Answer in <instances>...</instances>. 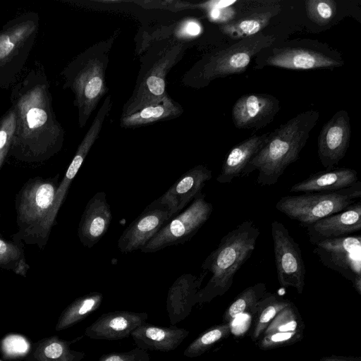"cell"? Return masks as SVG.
Wrapping results in <instances>:
<instances>
[{
    "instance_id": "cell-1",
    "label": "cell",
    "mask_w": 361,
    "mask_h": 361,
    "mask_svg": "<svg viewBox=\"0 0 361 361\" xmlns=\"http://www.w3.org/2000/svg\"><path fill=\"white\" fill-rule=\"evenodd\" d=\"M11 106L16 114V130L8 156L27 164L46 161L58 154L64 142V130L52 106L45 68L39 61L12 86Z\"/></svg>"
},
{
    "instance_id": "cell-2",
    "label": "cell",
    "mask_w": 361,
    "mask_h": 361,
    "mask_svg": "<svg viewBox=\"0 0 361 361\" xmlns=\"http://www.w3.org/2000/svg\"><path fill=\"white\" fill-rule=\"evenodd\" d=\"M319 117L317 111H304L269 133L267 142L250 161L240 177L257 170L259 185L277 183L287 167L300 158Z\"/></svg>"
},
{
    "instance_id": "cell-3",
    "label": "cell",
    "mask_w": 361,
    "mask_h": 361,
    "mask_svg": "<svg viewBox=\"0 0 361 361\" xmlns=\"http://www.w3.org/2000/svg\"><path fill=\"white\" fill-rule=\"evenodd\" d=\"M118 36L98 42L74 57L63 69V88L74 94L73 104L78 109V125L82 128L101 99L107 92L106 71L109 54Z\"/></svg>"
},
{
    "instance_id": "cell-4",
    "label": "cell",
    "mask_w": 361,
    "mask_h": 361,
    "mask_svg": "<svg viewBox=\"0 0 361 361\" xmlns=\"http://www.w3.org/2000/svg\"><path fill=\"white\" fill-rule=\"evenodd\" d=\"M260 231L255 222L247 220L226 233L204 260L202 268L212 276L200 289L196 302H209L222 295L231 286L234 276L252 255Z\"/></svg>"
},
{
    "instance_id": "cell-5",
    "label": "cell",
    "mask_w": 361,
    "mask_h": 361,
    "mask_svg": "<svg viewBox=\"0 0 361 361\" xmlns=\"http://www.w3.org/2000/svg\"><path fill=\"white\" fill-rule=\"evenodd\" d=\"M59 174L30 178L16 193L15 209L18 230L11 235L12 240L44 250L50 235L47 220L59 184Z\"/></svg>"
},
{
    "instance_id": "cell-6",
    "label": "cell",
    "mask_w": 361,
    "mask_h": 361,
    "mask_svg": "<svg viewBox=\"0 0 361 361\" xmlns=\"http://www.w3.org/2000/svg\"><path fill=\"white\" fill-rule=\"evenodd\" d=\"M186 47L185 42L170 39L159 40L150 46L141 59L135 87L123 106L121 116L156 103L168 94L166 75L183 58Z\"/></svg>"
},
{
    "instance_id": "cell-7",
    "label": "cell",
    "mask_w": 361,
    "mask_h": 361,
    "mask_svg": "<svg viewBox=\"0 0 361 361\" xmlns=\"http://www.w3.org/2000/svg\"><path fill=\"white\" fill-rule=\"evenodd\" d=\"M275 37L259 33L240 39L199 61L184 77V82L192 87H203L212 80L245 71L252 57L270 47Z\"/></svg>"
},
{
    "instance_id": "cell-8",
    "label": "cell",
    "mask_w": 361,
    "mask_h": 361,
    "mask_svg": "<svg viewBox=\"0 0 361 361\" xmlns=\"http://www.w3.org/2000/svg\"><path fill=\"white\" fill-rule=\"evenodd\" d=\"M39 29V16L26 12L7 21L0 29V90L17 82L33 48Z\"/></svg>"
},
{
    "instance_id": "cell-9",
    "label": "cell",
    "mask_w": 361,
    "mask_h": 361,
    "mask_svg": "<svg viewBox=\"0 0 361 361\" xmlns=\"http://www.w3.org/2000/svg\"><path fill=\"white\" fill-rule=\"evenodd\" d=\"M361 197V182L334 192H306L282 197L276 209L303 227L338 213ZM357 200V201H358Z\"/></svg>"
},
{
    "instance_id": "cell-10",
    "label": "cell",
    "mask_w": 361,
    "mask_h": 361,
    "mask_svg": "<svg viewBox=\"0 0 361 361\" xmlns=\"http://www.w3.org/2000/svg\"><path fill=\"white\" fill-rule=\"evenodd\" d=\"M213 205L200 193L181 212L170 219L140 250L155 252L189 240L209 219Z\"/></svg>"
},
{
    "instance_id": "cell-11",
    "label": "cell",
    "mask_w": 361,
    "mask_h": 361,
    "mask_svg": "<svg viewBox=\"0 0 361 361\" xmlns=\"http://www.w3.org/2000/svg\"><path fill=\"white\" fill-rule=\"evenodd\" d=\"M321 263L351 281L361 293V236L351 235L326 239L314 245Z\"/></svg>"
},
{
    "instance_id": "cell-12",
    "label": "cell",
    "mask_w": 361,
    "mask_h": 361,
    "mask_svg": "<svg viewBox=\"0 0 361 361\" xmlns=\"http://www.w3.org/2000/svg\"><path fill=\"white\" fill-rule=\"evenodd\" d=\"M271 233L277 279L280 285L295 288L298 293H302L306 269L299 244L280 221H272Z\"/></svg>"
},
{
    "instance_id": "cell-13",
    "label": "cell",
    "mask_w": 361,
    "mask_h": 361,
    "mask_svg": "<svg viewBox=\"0 0 361 361\" xmlns=\"http://www.w3.org/2000/svg\"><path fill=\"white\" fill-rule=\"evenodd\" d=\"M264 65L291 70H311L340 67L343 65V61L336 51L322 49L314 45H288L274 48Z\"/></svg>"
},
{
    "instance_id": "cell-14",
    "label": "cell",
    "mask_w": 361,
    "mask_h": 361,
    "mask_svg": "<svg viewBox=\"0 0 361 361\" xmlns=\"http://www.w3.org/2000/svg\"><path fill=\"white\" fill-rule=\"evenodd\" d=\"M112 106L111 95H108L97 111L90 127L78 145L75 154L66 173L56 189L54 202L47 220V228L51 233L52 227L56 224L58 212L63 204L69 187L87 156L91 147L99 136L103 123Z\"/></svg>"
},
{
    "instance_id": "cell-15",
    "label": "cell",
    "mask_w": 361,
    "mask_h": 361,
    "mask_svg": "<svg viewBox=\"0 0 361 361\" xmlns=\"http://www.w3.org/2000/svg\"><path fill=\"white\" fill-rule=\"evenodd\" d=\"M169 209L153 201L124 230L118 240L123 253L141 250L171 219Z\"/></svg>"
},
{
    "instance_id": "cell-16",
    "label": "cell",
    "mask_w": 361,
    "mask_h": 361,
    "mask_svg": "<svg viewBox=\"0 0 361 361\" xmlns=\"http://www.w3.org/2000/svg\"><path fill=\"white\" fill-rule=\"evenodd\" d=\"M350 123L345 110L337 111L327 121L318 136V156L326 169H334L345 157L350 139Z\"/></svg>"
},
{
    "instance_id": "cell-17",
    "label": "cell",
    "mask_w": 361,
    "mask_h": 361,
    "mask_svg": "<svg viewBox=\"0 0 361 361\" xmlns=\"http://www.w3.org/2000/svg\"><path fill=\"white\" fill-rule=\"evenodd\" d=\"M279 109V101L273 95L245 94L235 102L232 119L237 128L257 130L270 123Z\"/></svg>"
},
{
    "instance_id": "cell-18",
    "label": "cell",
    "mask_w": 361,
    "mask_h": 361,
    "mask_svg": "<svg viewBox=\"0 0 361 361\" xmlns=\"http://www.w3.org/2000/svg\"><path fill=\"white\" fill-rule=\"evenodd\" d=\"M212 171L204 165H197L185 172L161 197L154 200L166 207L171 218L183 209L200 194L212 178Z\"/></svg>"
},
{
    "instance_id": "cell-19",
    "label": "cell",
    "mask_w": 361,
    "mask_h": 361,
    "mask_svg": "<svg viewBox=\"0 0 361 361\" xmlns=\"http://www.w3.org/2000/svg\"><path fill=\"white\" fill-rule=\"evenodd\" d=\"M305 228L310 242L313 245L326 239L351 235L361 230V202L358 200Z\"/></svg>"
},
{
    "instance_id": "cell-20",
    "label": "cell",
    "mask_w": 361,
    "mask_h": 361,
    "mask_svg": "<svg viewBox=\"0 0 361 361\" xmlns=\"http://www.w3.org/2000/svg\"><path fill=\"white\" fill-rule=\"evenodd\" d=\"M146 312L116 310L102 314L85 329V335L95 340L115 341L129 337L145 323Z\"/></svg>"
},
{
    "instance_id": "cell-21",
    "label": "cell",
    "mask_w": 361,
    "mask_h": 361,
    "mask_svg": "<svg viewBox=\"0 0 361 361\" xmlns=\"http://www.w3.org/2000/svg\"><path fill=\"white\" fill-rule=\"evenodd\" d=\"M112 219L110 206L104 192H97L87 203L81 216L78 235L88 248L93 247L106 233Z\"/></svg>"
},
{
    "instance_id": "cell-22",
    "label": "cell",
    "mask_w": 361,
    "mask_h": 361,
    "mask_svg": "<svg viewBox=\"0 0 361 361\" xmlns=\"http://www.w3.org/2000/svg\"><path fill=\"white\" fill-rule=\"evenodd\" d=\"M207 274L205 271L199 276L183 274L170 287L166 298V310L171 325L183 321L190 314L197 303L195 295Z\"/></svg>"
},
{
    "instance_id": "cell-23",
    "label": "cell",
    "mask_w": 361,
    "mask_h": 361,
    "mask_svg": "<svg viewBox=\"0 0 361 361\" xmlns=\"http://www.w3.org/2000/svg\"><path fill=\"white\" fill-rule=\"evenodd\" d=\"M188 334L189 331L183 328L145 323L135 329L130 336L137 347L142 350L169 352L177 348Z\"/></svg>"
},
{
    "instance_id": "cell-24",
    "label": "cell",
    "mask_w": 361,
    "mask_h": 361,
    "mask_svg": "<svg viewBox=\"0 0 361 361\" xmlns=\"http://www.w3.org/2000/svg\"><path fill=\"white\" fill-rule=\"evenodd\" d=\"M359 181L357 171L345 167L334 168L311 174L293 185L290 192H334L354 185Z\"/></svg>"
},
{
    "instance_id": "cell-25",
    "label": "cell",
    "mask_w": 361,
    "mask_h": 361,
    "mask_svg": "<svg viewBox=\"0 0 361 361\" xmlns=\"http://www.w3.org/2000/svg\"><path fill=\"white\" fill-rule=\"evenodd\" d=\"M269 134L254 135L231 148L224 159L216 181L222 184L230 183L240 177L250 161L267 142Z\"/></svg>"
},
{
    "instance_id": "cell-26",
    "label": "cell",
    "mask_w": 361,
    "mask_h": 361,
    "mask_svg": "<svg viewBox=\"0 0 361 361\" xmlns=\"http://www.w3.org/2000/svg\"><path fill=\"white\" fill-rule=\"evenodd\" d=\"M183 112L180 104L168 94L160 101L146 105L133 113L121 116L122 128H137L161 121L176 118Z\"/></svg>"
},
{
    "instance_id": "cell-27",
    "label": "cell",
    "mask_w": 361,
    "mask_h": 361,
    "mask_svg": "<svg viewBox=\"0 0 361 361\" xmlns=\"http://www.w3.org/2000/svg\"><path fill=\"white\" fill-rule=\"evenodd\" d=\"M274 14L271 11L252 13L247 17L221 24L220 30L233 39H244L256 35L267 27Z\"/></svg>"
},
{
    "instance_id": "cell-28",
    "label": "cell",
    "mask_w": 361,
    "mask_h": 361,
    "mask_svg": "<svg viewBox=\"0 0 361 361\" xmlns=\"http://www.w3.org/2000/svg\"><path fill=\"white\" fill-rule=\"evenodd\" d=\"M103 295L99 292H91L78 298L61 314L57 330L68 328L86 318L101 305Z\"/></svg>"
},
{
    "instance_id": "cell-29",
    "label": "cell",
    "mask_w": 361,
    "mask_h": 361,
    "mask_svg": "<svg viewBox=\"0 0 361 361\" xmlns=\"http://www.w3.org/2000/svg\"><path fill=\"white\" fill-rule=\"evenodd\" d=\"M266 293V284L258 283L243 290L231 302L224 315L228 323L243 313H255L257 304Z\"/></svg>"
},
{
    "instance_id": "cell-30",
    "label": "cell",
    "mask_w": 361,
    "mask_h": 361,
    "mask_svg": "<svg viewBox=\"0 0 361 361\" xmlns=\"http://www.w3.org/2000/svg\"><path fill=\"white\" fill-rule=\"evenodd\" d=\"M290 304L288 301L280 300L276 294L265 293L257 304L255 312L257 315L252 332V340H257L275 316Z\"/></svg>"
},
{
    "instance_id": "cell-31",
    "label": "cell",
    "mask_w": 361,
    "mask_h": 361,
    "mask_svg": "<svg viewBox=\"0 0 361 361\" xmlns=\"http://www.w3.org/2000/svg\"><path fill=\"white\" fill-rule=\"evenodd\" d=\"M230 333L228 323L212 326L195 338L185 348L183 355L188 357H196L207 351L213 345L226 338Z\"/></svg>"
},
{
    "instance_id": "cell-32",
    "label": "cell",
    "mask_w": 361,
    "mask_h": 361,
    "mask_svg": "<svg viewBox=\"0 0 361 361\" xmlns=\"http://www.w3.org/2000/svg\"><path fill=\"white\" fill-rule=\"evenodd\" d=\"M16 124V111L11 106L0 118V170L5 163L12 146Z\"/></svg>"
},
{
    "instance_id": "cell-33",
    "label": "cell",
    "mask_w": 361,
    "mask_h": 361,
    "mask_svg": "<svg viewBox=\"0 0 361 361\" xmlns=\"http://www.w3.org/2000/svg\"><path fill=\"white\" fill-rule=\"evenodd\" d=\"M308 18L319 25L329 24L336 13V3L334 0H307L305 1Z\"/></svg>"
},
{
    "instance_id": "cell-34",
    "label": "cell",
    "mask_w": 361,
    "mask_h": 361,
    "mask_svg": "<svg viewBox=\"0 0 361 361\" xmlns=\"http://www.w3.org/2000/svg\"><path fill=\"white\" fill-rule=\"evenodd\" d=\"M300 330L299 317L292 304L281 310L267 326L264 334Z\"/></svg>"
},
{
    "instance_id": "cell-35",
    "label": "cell",
    "mask_w": 361,
    "mask_h": 361,
    "mask_svg": "<svg viewBox=\"0 0 361 361\" xmlns=\"http://www.w3.org/2000/svg\"><path fill=\"white\" fill-rule=\"evenodd\" d=\"M23 243L4 239L0 236V268L13 270L18 261L25 257Z\"/></svg>"
},
{
    "instance_id": "cell-36",
    "label": "cell",
    "mask_w": 361,
    "mask_h": 361,
    "mask_svg": "<svg viewBox=\"0 0 361 361\" xmlns=\"http://www.w3.org/2000/svg\"><path fill=\"white\" fill-rule=\"evenodd\" d=\"M302 335L301 330L289 332H276L264 334L259 346L264 350L288 345L298 341Z\"/></svg>"
},
{
    "instance_id": "cell-37",
    "label": "cell",
    "mask_w": 361,
    "mask_h": 361,
    "mask_svg": "<svg viewBox=\"0 0 361 361\" xmlns=\"http://www.w3.org/2000/svg\"><path fill=\"white\" fill-rule=\"evenodd\" d=\"M29 343L25 338L16 334L8 336L2 341L3 352L9 357L26 355L29 350Z\"/></svg>"
},
{
    "instance_id": "cell-38",
    "label": "cell",
    "mask_w": 361,
    "mask_h": 361,
    "mask_svg": "<svg viewBox=\"0 0 361 361\" xmlns=\"http://www.w3.org/2000/svg\"><path fill=\"white\" fill-rule=\"evenodd\" d=\"M149 360L148 353L137 347L126 352L104 354L98 361H149Z\"/></svg>"
},
{
    "instance_id": "cell-39",
    "label": "cell",
    "mask_w": 361,
    "mask_h": 361,
    "mask_svg": "<svg viewBox=\"0 0 361 361\" xmlns=\"http://www.w3.org/2000/svg\"><path fill=\"white\" fill-rule=\"evenodd\" d=\"M201 27L200 24L194 20H188L184 23L179 28L178 35L180 37H195L200 34Z\"/></svg>"
},
{
    "instance_id": "cell-40",
    "label": "cell",
    "mask_w": 361,
    "mask_h": 361,
    "mask_svg": "<svg viewBox=\"0 0 361 361\" xmlns=\"http://www.w3.org/2000/svg\"><path fill=\"white\" fill-rule=\"evenodd\" d=\"M30 269L29 264L26 262L25 257L20 259L16 264L13 271L20 276H26L27 272Z\"/></svg>"
},
{
    "instance_id": "cell-41",
    "label": "cell",
    "mask_w": 361,
    "mask_h": 361,
    "mask_svg": "<svg viewBox=\"0 0 361 361\" xmlns=\"http://www.w3.org/2000/svg\"><path fill=\"white\" fill-rule=\"evenodd\" d=\"M322 361H346L335 357H325L322 359Z\"/></svg>"
},
{
    "instance_id": "cell-42",
    "label": "cell",
    "mask_w": 361,
    "mask_h": 361,
    "mask_svg": "<svg viewBox=\"0 0 361 361\" xmlns=\"http://www.w3.org/2000/svg\"><path fill=\"white\" fill-rule=\"evenodd\" d=\"M0 216H1V213H0Z\"/></svg>"
},
{
    "instance_id": "cell-43",
    "label": "cell",
    "mask_w": 361,
    "mask_h": 361,
    "mask_svg": "<svg viewBox=\"0 0 361 361\" xmlns=\"http://www.w3.org/2000/svg\"><path fill=\"white\" fill-rule=\"evenodd\" d=\"M1 361V360H0Z\"/></svg>"
}]
</instances>
